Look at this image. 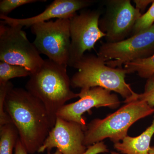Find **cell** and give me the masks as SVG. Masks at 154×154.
Returning <instances> with one entry per match:
<instances>
[{
  "label": "cell",
  "mask_w": 154,
  "mask_h": 154,
  "mask_svg": "<svg viewBox=\"0 0 154 154\" xmlns=\"http://www.w3.org/2000/svg\"><path fill=\"white\" fill-rule=\"evenodd\" d=\"M84 139L85 130L82 125L57 117L54 126L38 152L56 148L63 154H83L88 149L84 145Z\"/></svg>",
  "instance_id": "11"
},
{
  "label": "cell",
  "mask_w": 154,
  "mask_h": 154,
  "mask_svg": "<svg viewBox=\"0 0 154 154\" xmlns=\"http://www.w3.org/2000/svg\"><path fill=\"white\" fill-rule=\"evenodd\" d=\"M67 66L60 64L49 59L37 71L31 74L25 85L26 90L44 104L51 121L55 124L57 114L66 102L79 97L71 90Z\"/></svg>",
  "instance_id": "2"
},
{
  "label": "cell",
  "mask_w": 154,
  "mask_h": 154,
  "mask_svg": "<svg viewBox=\"0 0 154 154\" xmlns=\"http://www.w3.org/2000/svg\"><path fill=\"white\" fill-rule=\"evenodd\" d=\"M136 100L145 102L149 106L154 108V73L147 79L143 93L137 94L131 102Z\"/></svg>",
  "instance_id": "18"
},
{
  "label": "cell",
  "mask_w": 154,
  "mask_h": 154,
  "mask_svg": "<svg viewBox=\"0 0 154 154\" xmlns=\"http://www.w3.org/2000/svg\"><path fill=\"white\" fill-rule=\"evenodd\" d=\"M13 86L0 84V127L13 123L28 153L38 152L52 128L49 114L40 100Z\"/></svg>",
  "instance_id": "1"
},
{
  "label": "cell",
  "mask_w": 154,
  "mask_h": 154,
  "mask_svg": "<svg viewBox=\"0 0 154 154\" xmlns=\"http://www.w3.org/2000/svg\"><path fill=\"white\" fill-rule=\"evenodd\" d=\"M19 137V132L13 123L0 127V154H13Z\"/></svg>",
  "instance_id": "14"
},
{
  "label": "cell",
  "mask_w": 154,
  "mask_h": 154,
  "mask_svg": "<svg viewBox=\"0 0 154 154\" xmlns=\"http://www.w3.org/2000/svg\"><path fill=\"white\" fill-rule=\"evenodd\" d=\"M110 154H122L120 153L119 152L116 151H112L110 152Z\"/></svg>",
  "instance_id": "24"
},
{
  "label": "cell",
  "mask_w": 154,
  "mask_h": 154,
  "mask_svg": "<svg viewBox=\"0 0 154 154\" xmlns=\"http://www.w3.org/2000/svg\"><path fill=\"white\" fill-rule=\"evenodd\" d=\"M102 12L100 10H85L70 18L71 45L68 66H73L94 48L95 44L106 34L99 26Z\"/></svg>",
  "instance_id": "8"
},
{
  "label": "cell",
  "mask_w": 154,
  "mask_h": 154,
  "mask_svg": "<svg viewBox=\"0 0 154 154\" xmlns=\"http://www.w3.org/2000/svg\"><path fill=\"white\" fill-rule=\"evenodd\" d=\"M79 96L80 99L78 101L64 105L57 112V117L79 123L85 131L87 124L82 116L84 113L94 107L116 109L121 103L116 94L100 87L81 89Z\"/></svg>",
  "instance_id": "10"
},
{
  "label": "cell",
  "mask_w": 154,
  "mask_h": 154,
  "mask_svg": "<svg viewBox=\"0 0 154 154\" xmlns=\"http://www.w3.org/2000/svg\"><path fill=\"white\" fill-rule=\"evenodd\" d=\"M19 25L0 24V61L24 67L31 73L41 67L44 60Z\"/></svg>",
  "instance_id": "5"
},
{
  "label": "cell",
  "mask_w": 154,
  "mask_h": 154,
  "mask_svg": "<svg viewBox=\"0 0 154 154\" xmlns=\"http://www.w3.org/2000/svg\"><path fill=\"white\" fill-rule=\"evenodd\" d=\"M109 152L107 146L104 142L102 141L88 147L86 151L83 154H100ZM47 154H63L59 150L57 149L54 153H51V151H47Z\"/></svg>",
  "instance_id": "20"
},
{
  "label": "cell",
  "mask_w": 154,
  "mask_h": 154,
  "mask_svg": "<svg viewBox=\"0 0 154 154\" xmlns=\"http://www.w3.org/2000/svg\"><path fill=\"white\" fill-rule=\"evenodd\" d=\"M127 74L137 72L141 78L148 79L154 73V54L148 57L125 64Z\"/></svg>",
  "instance_id": "15"
},
{
  "label": "cell",
  "mask_w": 154,
  "mask_h": 154,
  "mask_svg": "<svg viewBox=\"0 0 154 154\" xmlns=\"http://www.w3.org/2000/svg\"><path fill=\"white\" fill-rule=\"evenodd\" d=\"M154 25V1L148 11L142 15L136 22L132 32V36L149 29Z\"/></svg>",
  "instance_id": "17"
},
{
  "label": "cell",
  "mask_w": 154,
  "mask_h": 154,
  "mask_svg": "<svg viewBox=\"0 0 154 154\" xmlns=\"http://www.w3.org/2000/svg\"><path fill=\"white\" fill-rule=\"evenodd\" d=\"M20 138L18 139L14 149V154H28Z\"/></svg>",
  "instance_id": "22"
},
{
  "label": "cell",
  "mask_w": 154,
  "mask_h": 154,
  "mask_svg": "<svg viewBox=\"0 0 154 154\" xmlns=\"http://www.w3.org/2000/svg\"><path fill=\"white\" fill-rule=\"evenodd\" d=\"M31 74L24 67L0 61V84L8 82L14 78L30 76Z\"/></svg>",
  "instance_id": "16"
},
{
  "label": "cell",
  "mask_w": 154,
  "mask_h": 154,
  "mask_svg": "<svg viewBox=\"0 0 154 154\" xmlns=\"http://www.w3.org/2000/svg\"><path fill=\"white\" fill-rule=\"evenodd\" d=\"M46 2L39 0H1L0 1V16H8L11 11L15 9L27 4L37 2Z\"/></svg>",
  "instance_id": "19"
},
{
  "label": "cell",
  "mask_w": 154,
  "mask_h": 154,
  "mask_svg": "<svg viewBox=\"0 0 154 154\" xmlns=\"http://www.w3.org/2000/svg\"><path fill=\"white\" fill-rule=\"evenodd\" d=\"M154 113V108L145 102L136 100L125 103L105 118L94 119L87 125L84 145L88 148L107 138L114 144L120 142L128 136L133 124Z\"/></svg>",
  "instance_id": "4"
},
{
  "label": "cell",
  "mask_w": 154,
  "mask_h": 154,
  "mask_svg": "<svg viewBox=\"0 0 154 154\" xmlns=\"http://www.w3.org/2000/svg\"><path fill=\"white\" fill-rule=\"evenodd\" d=\"M105 6V13L99 20V26L106 34L107 42L126 39L142 16L140 11L131 5L130 0H109L106 1Z\"/></svg>",
  "instance_id": "9"
},
{
  "label": "cell",
  "mask_w": 154,
  "mask_h": 154,
  "mask_svg": "<svg viewBox=\"0 0 154 154\" xmlns=\"http://www.w3.org/2000/svg\"><path fill=\"white\" fill-rule=\"evenodd\" d=\"M154 134V116L150 126L135 137L128 136L123 140L113 145L122 154H150L151 141Z\"/></svg>",
  "instance_id": "13"
},
{
  "label": "cell",
  "mask_w": 154,
  "mask_h": 154,
  "mask_svg": "<svg viewBox=\"0 0 154 154\" xmlns=\"http://www.w3.org/2000/svg\"><path fill=\"white\" fill-rule=\"evenodd\" d=\"M72 67L78 69L70 79L73 88L88 89L100 87L119 94L125 99V103L137 94L125 81L127 73L124 68L110 67L98 55L84 54Z\"/></svg>",
  "instance_id": "3"
},
{
  "label": "cell",
  "mask_w": 154,
  "mask_h": 154,
  "mask_svg": "<svg viewBox=\"0 0 154 154\" xmlns=\"http://www.w3.org/2000/svg\"><path fill=\"white\" fill-rule=\"evenodd\" d=\"M154 49V25L122 41L102 43L97 55L110 67L122 68L127 63L148 57Z\"/></svg>",
  "instance_id": "7"
},
{
  "label": "cell",
  "mask_w": 154,
  "mask_h": 154,
  "mask_svg": "<svg viewBox=\"0 0 154 154\" xmlns=\"http://www.w3.org/2000/svg\"><path fill=\"white\" fill-rule=\"evenodd\" d=\"M150 154H154V146H151L149 150Z\"/></svg>",
  "instance_id": "23"
},
{
  "label": "cell",
  "mask_w": 154,
  "mask_h": 154,
  "mask_svg": "<svg viewBox=\"0 0 154 154\" xmlns=\"http://www.w3.org/2000/svg\"><path fill=\"white\" fill-rule=\"evenodd\" d=\"M92 0H55L41 14L25 19L11 18L8 16H0L1 23L9 25H19L23 27H31L32 25L47 22L52 19H69L77 11L94 5Z\"/></svg>",
  "instance_id": "12"
},
{
  "label": "cell",
  "mask_w": 154,
  "mask_h": 154,
  "mask_svg": "<svg viewBox=\"0 0 154 154\" xmlns=\"http://www.w3.org/2000/svg\"><path fill=\"white\" fill-rule=\"evenodd\" d=\"M153 1L152 0H134V2L135 4V8L141 12V11H144L146 7Z\"/></svg>",
  "instance_id": "21"
},
{
  "label": "cell",
  "mask_w": 154,
  "mask_h": 154,
  "mask_svg": "<svg viewBox=\"0 0 154 154\" xmlns=\"http://www.w3.org/2000/svg\"><path fill=\"white\" fill-rule=\"evenodd\" d=\"M30 28L35 35L33 44L39 54L47 56L56 63L68 66L71 45L69 19L40 22Z\"/></svg>",
  "instance_id": "6"
}]
</instances>
